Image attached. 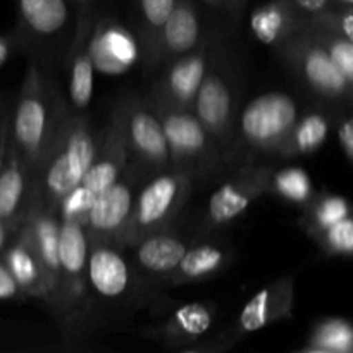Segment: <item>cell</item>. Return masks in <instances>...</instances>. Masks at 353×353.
I'll return each instance as SVG.
<instances>
[{"instance_id": "74e56055", "label": "cell", "mask_w": 353, "mask_h": 353, "mask_svg": "<svg viewBox=\"0 0 353 353\" xmlns=\"http://www.w3.org/2000/svg\"><path fill=\"white\" fill-rule=\"evenodd\" d=\"M30 296L23 292L14 276L0 259V302H26Z\"/></svg>"}, {"instance_id": "7402d4cb", "label": "cell", "mask_w": 353, "mask_h": 353, "mask_svg": "<svg viewBox=\"0 0 353 353\" xmlns=\"http://www.w3.org/2000/svg\"><path fill=\"white\" fill-rule=\"evenodd\" d=\"M0 259L7 265L10 274L14 276L17 285L23 288V292L30 299H34L43 303L48 314L55 319V316H57V302H55L54 292H52L50 285H48L40 259L37 257L30 240H28V234L24 231L23 224H21L16 236L12 238V241L7 245Z\"/></svg>"}, {"instance_id": "5b68a950", "label": "cell", "mask_w": 353, "mask_h": 353, "mask_svg": "<svg viewBox=\"0 0 353 353\" xmlns=\"http://www.w3.org/2000/svg\"><path fill=\"white\" fill-rule=\"evenodd\" d=\"M88 240V285L95 314L103 309L121 317L150 302L154 292L140 278L126 248L97 238Z\"/></svg>"}, {"instance_id": "2e32d148", "label": "cell", "mask_w": 353, "mask_h": 353, "mask_svg": "<svg viewBox=\"0 0 353 353\" xmlns=\"http://www.w3.org/2000/svg\"><path fill=\"white\" fill-rule=\"evenodd\" d=\"M295 309V276L286 274L259 290L240 310L226 333L234 345L250 334L272 326L279 321H290Z\"/></svg>"}, {"instance_id": "f1b7e54d", "label": "cell", "mask_w": 353, "mask_h": 353, "mask_svg": "<svg viewBox=\"0 0 353 353\" xmlns=\"http://www.w3.org/2000/svg\"><path fill=\"white\" fill-rule=\"evenodd\" d=\"M300 353H353V323L345 317H324L309 331Z\"/></svg>"}, {"instance_id": "484cf974", "label": "cell", "mask_w": 353, "mask_h": 353, "mask_svg": "<svg viewBox=\"0 0 353 353\" xmlns=\"http://www.w3.org/2000/svg\"><path fill=\"white\" fill-rule=\"evenodd\" d=\"M92 37V34H90ZM90 37L71 40L64 69H68V107L74 114H85L93 97L95 64L90 50Z\"/></svg>"}, {"instance_id": "8fae6325", "label": "cell", "mask_w": 353, "mask_h": 353, "mask_svg": "<svg viewBox=\"0 0 353 353\" xmlns=\"http://www.w3.org/2000/svg\"><path fill=\"white\" fill-rule=\"evenodd\" d=\"M124 137L131 161L140 164L148 174L171 165L168 140L157 112L147 93L130 92L117 100Z\"/></svg>"}, {"instance_id": "ee69618b", "label": "cell", "mask_w": 353, "mask_h": 353, "mask_svg": "<svg viewBox=\"0 0 353 353\" xmlns=\"http://www.w3.org/2000/svg\"><path fill=\"white\" fill-rule=\"evenodd\" d=\"M9 110H10V103L7 102L3 97H0V128H2L3 119H6V116L9 114Z\"/></svg>"}, {"instance_id": "d590c367", "label": "cell", "mask_w": 353, "mask_h": 353, "mask_svg": "<svg viewBox=\"0 0 353 353\" xmlns=\"http://www.w3.org/2000/svg\"><path fill=\"white\" fill-rule=\"evenodd\" d=\"M74 12V33L72 40L81 37H90L95 26L97 17L100 16L102 0H68Z\"/></svg>"}, {"instance_id": "d4e9b609", "label": "cell", "mask_w": 353, "mask_h": 353, "mask_svg": "<svg viewBox=\"0 0 353 353\" xmlns=\"http://www.w3.org/2000/svg\"><path fill=\"white\" fill-rule=\"evenodd\" d=\"M33 193V169L9 145L6 162L0 171V217L24 219Z\"/></svg>"}, {"instance_id": "d6986e66", "label": "cell", "mask_w": 353, "mask_h": 353, "mask_svg": "<svg viewBox=\"0 0 353 353\" xmlns=\"http://www.w3.org/2000/svg\"><path fill=\"white\" fill-rule=\"evenodd\" d=\"M130 162L131 154L124 137L123 121L119 109L114 105L105 128L100 131V141L92 165L79 185L97 196L123 176Z\"/></svg>"}, {"instance_id": "ffe728a7", "label": "cell", "mask_w": 353, "mask_h": 353, "mask_svg": "<svg viewBox=\"0 0 353 353\" xmlns=\"http://www.w3.org/2000/svg\"><path fill=\"white\" fill-rule=\"evenodd\" d=\"M34 254L43 265L45 276L54 292L57 302V316L55 323H61V296H59V278H61V259H59V245H61V217L57 210H52L40 203L30 202L26 217L23 223Z\"/></svg>"}, {"instance_id": "4dcf8cb0", "label": "cell", "mask_w": 353, "mask_h": 353, "mask_svg": "<svg viewBox=\"0 0 353 353\" xmlns=\"http://www.w3.org/2000/svg\"><path fill=\"white\" fill-rule=\"evenodd\" d=\"M268 193L302 209L316 195V188L305 169L285 168L278 171L272 169L268 183Z\"/></svg>"}, {"instance_id": "ac0fdd59", "label": "cell", "mask_w": 353, "mask_h": 353, "mask_svg": "<svg viewBox=\"0 0 353 353\" xmlns=\"http://www.w3.org/2000/svg\"><path fill=\"white\" fill-rule=\"evenodd\" d=\"M217 319V307L212 302H190L172 310L161 324L145 326L140 336L161 345L168 352H178L202 340L212 331Z\"/></svg>"}, {"instance_id": "4316f807", "label": "cell", "mask_w": 353, "mask_h": 353, "mask_svg": "<svg viewBox=\"0 0 353 353\" xmlns=\"http://www.w3.org/2000/svg\"><path fill=\"white\" fill-rule=\"evenodd\" d=\"M333 124V114L323 109L305 110L299 116L288 137L276 150L274 159H295L319 150L327 140Z\"/></svg>"}, {"instance_id": "9c48e42d", "label": "cell", "mask_w": 353, "mask_h": 353, "mask_svg": "<svg viewBox=\"0 0 353 353\" xmlns=\"http://www.w3.org/2000/svg\"><path fill=\"white\" fill-rule=\"evenodd\" d=\"M145 93L164 128L171 165L190 169L199 181L214 178L228 168L217 141L193 110L179 109L150 92Z\"/></svg>"}, {"instance_id": "7a4b0ae2", "label": "cell", "mask_w": 353, "mask_h": 353, "mask_svg": "<svg viewBox=\"0 0 353 353\" xmlns=\"http://www.w3.org/2000/svg\"><path fill=\"white\" fill-rule=\"evenodd\" d=\"M100 131L86 114L68 110L33 174L31 202L57 210L59 202L81 183L92 165Z\"/></svg>"}, {"instance_id": "8d00e7d4", "label": "cell", "mask_w": 353, "mask_h": 353, "mask_svg": "<svg viewBox=\"0 0 353 353\" xmlns=\"http://www.w3.org/2000/svg\"><path fill=\"white\" fill-rule=\"evenodd\" d=\"M209 10L226 21L230 26H238L241 23L250 0H202Z\"/></svg>"}, {"instance_id": "8992f818", "label": "cell", "mask_w": 353, "mask_h": 353, "mask_svg": "<svg viewBox=\"0 0 353 353\" xmlns=\"http://www.w3.org/2000/svg\"><path fill=\"white\" fill-rule=\"evenodd\" d=\"M90 240L86 226L76 221L61 219V330L62 336L72 338L85 333L95 324V307L88 285Z\"/></svg>"}, {"instance_id": "6da1fadb", "label": "cell", "mask_w": 353, "mask_h": 353, "mask_svg": "<svg viewBox=\"0 0 353 353\" xmlns=\"http://www.w3.org/2000/svg\"><path fill=\"white\" fill-rule=\"evenodd\" d=\"M68 110V100L55 74L28 59L19 93L10 109L9 145L33 169V174Z\"/></svg>"}, {"instance_id": "f35d334b", "label": "cell", "mask_w": 353, "mask_h": 353, "mask_svg": "<svg viewBox=\"0 0 353 353\" xmlns=\"http://www.w3.org/2000/svg\"><path fill=\"white\" fill-rule=\"evenodd\" d=\"M283 2L288 3L292 9H295L305 19L316 17L336 7L334 0H283Z\"/></svg>"}, {"instance_id": "d6a6232c", "label": "cell", "mask_w": 353, "mask_h": 353, "mask_svg": "<svg viewBox=\"0 0 353 353\" xmlns=\"http://www.w3.org/2000/svg\"><path fill=\"white\" fill-rule=\"evenodd\" d=\"M314 241L324 255L353 259V216L317 234Z\"/></svg>"}, {"instance_id": "44dd1931", "label": "cell", "mask_w": 353, "mask_h": 353, "mask_svg": "<svg viewBox=\"0 0 353 353\" xmlns=\"http://www.w3.org/2000/svg\"><path fill=\"white\" fill-rule=\"evenodd\" d=\"M90 50L95 69L107 74L128 71L140 57L134 33H130L128 28L105 14L97 17L90 37Z\"/></svg>"}, {"instance_id": "277c9868", "label": "cell", "mask_w": 353, "mask_h": 353, "mask_svg": "<svg viewBox=\"0 0 353 353\" xmlns=\"http://www.w3.org/2000/svg\"><path fill=\"white\" fill-rule=\"evenodd\" d=\"M300 114L299 100L279 90L265 92L245 103L238 112L234 130L233 168L245 159L274 157Z\"/></svg>"}, {"instance_id": "e0dca14e", "label": "cell", "mask_w": 353, "mask_h": 353, "mask_svg": "<svg viewBox=\"0 0 353 353\" xmlns=\"http://www.w3.org/2000/svg\"><path fill=\"white\" fill-rule=\"evenodd\" d=\"M190 243L192 241L169 226L145 234L128 248L131 250L130 257L145 285L152 292H159L165 288V281L179 264Z\"/></svg>"}, {"instance_id": "9a60e30c", "label": "cell", "mask_w": 353, "mask_h": 353, "mask_svg": "<svg viewBox=\"0 0 353 353\" xmlns=\"http://www.w3.org/2000/svg\"><path fill=\"white\" fill-rule=\"evenodd\" d=\"M147 176L148 172L140 164L131 161L123 176L97 195L85 224L90 238L124 247V234L133 214L134 196Z\"/></svg>"}, {"instance_id": "5bb4252c", "label": "cell", "mask_w": 353, "mask_h": 353, "mask_svg": "<svg viewBox=\"0 0 353 353\" xmlns=\"http://www.w3.org/2000/svg\"><path fill=\"white\" fill-rule=\"evenodd\" d=\"M209 14L202 0H178L159 30L148 55L141 61L145 74H154L172 59L193 50L212 26Z\"/></svg>"}, {"instance_id": "e575fe53", "label": "cell", "mask_w": 353, "mask_h": 353, "mask_svg": "<svg viewBox=\"0 0 353 353\" xmlns=\"http://www.w3.org/2000/svg\"><path fill=\"white\" fill-rule=\"evenodd\" d=\"M309 23L317 24L321 28L333 31L338 37L345 38V40L353 41V9L352 7H341L336 6L334 9L327 10V12L319 14L316 17L307 19Z\"/></svg>"}, {"instance_id": "52a82bcc", "label": "cell", "mask_w": 353, "mask_h": 353, "mask_svg": "<svg viewBox=\"0 0 353 353\" xmlns=\"http://www.w3.org/2000/svg\"><path fill=\"white\" fill-rule=\"evenodd\" d=\"M16 33L24 54L55 74L64 68L74 33V12L68 0H16Z\"/></svg>"}, {"instance_id": "cb8c5ba5", "label": "cell", "mask_w": 353, "mask_h": 353, "mask_svg": "<svg viewBox=\"0 0 353 353\" xmlns=\"http://www.w3.org/2000/svg\"><path fill=\"white\" fill-rule=\"evenodd\" d=\"M305 17L283 0H265L254 7L248 16V28L254 38L276 50L305 28Z\"/></svg>"}, {"instance_id": "b9f144b4", "label": "cell", "mask_w": 353, "mask_h": 353, "mask_svg": "<svg viewBox=\"0 0 353 353\" xmlns=\"http://www.w3.org/2000/svg\"><path fill=\"white\" fill-rule=\"evenodd\" d=\"M338 138H340V145L347 157L353 162V116L341 123L340 130H338Z\"/></svg>"}, {"instance_id": "7c38bea8", "label": "cell", "mask_w": 353, "mask_h": 353, "mask_svg": "<svg viewBox=\"0 0 353 353\" xmlns=\"http://www.w3.org/2000/svg\"><path fill=\"white\" fill-rule=\"evenodd\" d=\"M224 31L226 28L221 24H212L205 38L193 50L172 59L154 72L155 79L147 92L179 109L193 110L195 97L212 61L214 48Z\"/></svg>"}, {"instance_id": "f546056e", "label": "cell", "mask_w": 353, "mask_h": 353, "mask_svg": "<svg viewBox=\"0 0 353 353\" xmlns=\"http://www.w3.org/2000/svg\"><path fill=\"white\" fill-rule=\"evenodd\" d=\"M178 0H133V30L140 47V61H143L154 45L155 37Z\"/></svg>"}, {"instance_id": "603a6c76", "label": "cell", "mask_w": 353, "mask_h": 353, "mask_svg": "<svg viewBox=\"0 0 353 353\" xmlns=\"http://www.w3.org/2000/svg\"><path fill=\"white\" fill-rule=\"evenodd\" d=\"M234 261V250L221 240L192 241L179 264L165 281V288L199 285L223 274Z\"/></svg>"}, {"instance_id": "ab89813d", "label": "cell", "mask_w": 353, "mask_h": 353, "mask_svg": "<svg viewBox=\"0 0 353 353\" xmlns=\"http://www.w3.org/2000/svg\"><path fill=\"white\" fill-rule=\"evenodd\" d=\"M17 52L24 54L23 41H21L16 30L9 31V33L6 34H0V68H2L14 54H17Z\"/></svg>"}, {"instance_id": "ba28073f", "label": "cell", "mask_w": 353, "mask_h": 353, "mask_svg": "<svg viewBox=\"0 0 353 353\" xmlns=\"http://www.w3.org/2000/svg\"><path fill=\"white\" fill-rule=\"evenodd\" d=\"M199 183L195 172L178 165L148 174L134 196L133 214L124 234V248L152 231L171 226Z\"/></svg>"}, {"instance_id": "836d02e7", "label": "cell", "mask_w": 353, "mask_h": 353, "mask_svg": "<svg viewBox=\"0 0 353 353\" xmlns=\"http://www.w3.org/2000/svg\"><path fill=\"white\" fill-rule=\"evenodd\" d=\"M97 196L92 195L88 190L83 188L81 185L74 186L64 199L59 202L57 214L62 221H76V223L86 224L88 214L92 210L93 202Z\"/></svg>"}, {"instance_id": "f6af8a7d", "label": "cell", "mask_w": 353, "mask_h": 353, "mask_svg": "<svg viewBox=\"0 0 353 353\" xmlns=\"http://www.w3.org/2000/svg\"><path fill=\"white\" fill-rule=\"evenodd\" d=\"M334 2H336V6L352 7V9H353V0H334Z\"/></svg>"}, {"instance_id": "60d3db41", "label": "cell", "mask_w": 353, "mask_h": 353, "mask_svg": "<svg viewBox=\"0 0 353 353\" xmlns=\"http://www.w3.org/2000/svg\"><path fill=\"white\" fill-rule=\"evenodd\" d=\"M23 221L24 219L10 221V219H2V217H0V257H2L3 250L7 248V245L12 241V238L16 236V233L19 231Z\"/></svg>"}, {"instance_id": "3957f363", "label": "cell", "mask_w": 353, "mask_h": 353, "mask_svg": "<svg viewBox=\"0 0 353 353\" xmlns=\"http://www.w3.org/2000/svg\"><path fill=\"white\" fill-rule=\"evenodd\" d=\"M243 81V64L231 45L228 31H224L195 97L193 112L217 141L228 168H233L234 130L241 109Z\"/></svg>"}, {"instance_id": "1f68e13d", "label": "cell", "mask_w": 353, "mask_h": 353, "mask_svg": "<svg viewBox=\"0 0 353 353\" xmlns=\"http://www.w3.org/2000/svg\"><path fill=\"white\" fill-rule=\"evenodd\" d=\"M305 28L321 41V45L326 48L334 64L338 65V69L353 85V41L345 40V38L338 37L333 31L309 23V21H305Z\"/></svg>"}, {"instance_id": "30bf717a", "label": "cell", "mask_w": 353, "mask_h": 353, "mask_svg": "<svg viewBox=\"0 0 353 353\" xmlns=\"http://www.w3.org/2000/svg\"><path fill=\"white\" fill-rule=\"evenodd\" d=\"M274 52L317 99L327 105H353V85L307 28Z\"/></svg>"}, {"instance_id": "4fadbf2b", "label": "cell", "mask_w": 353, "mask_h": 353, "mask_svg": "<svg viewBox=\"0 0 353 353\" xmlns=\"http://www.w3.org/2000/svg\"><path fill=\"white\" fill-rule=\"evenodd\" d=\"M271 171L272 165L257 159H245L234 165L226 181L221 183L207 200L202 228L205 231H219L234 223L259 196L268 193Z\"/></svg>"}, {"instance_id": "83f0119b", "label": "cell", "mask_w": 353, "mask_h": 353, "mask_svg": "<svg viewBox=\"0 0 353 353\" xmlns=\"http://www.w3.org/2000/svg\"><path fill=\"white\" fill-rule=\"evenodd\" d=\"M350 216H353V203L350 200L330 192H316L309 203L302 207L299 226L314 240L317 234Z\"/></svg>"}, {"instance_id": "7bdbcfd3", "label": "cell", "mask_w": 353, "mask_h": 353, "mask_svg": "<svg viewBox=\"0 0 353 353\" xmlns=\"http://www.w3.org/2000/svg\"><path fill=\"white\" fill-rule=\"evenodd\" d=\"M12 109V105H10ZM9 138H10V110L9 114L3 119L2 128H0V171L3 168V162H6L7 150H9Z\"/></svg>"}]
</instances>
